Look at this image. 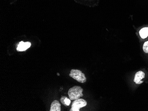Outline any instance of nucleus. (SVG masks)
<instances>
[{
  "label": "nucleus",
  "instance_id": "f257e3e1",
  "mask_svg": "<svg viewBox=\"0 0 148 111\" xmlns=\"http://www.w3.org/2000/svg\"><path fill=\"white\" fill-rule=\"evenodd\" d=\"M83 89L79 86H74L70 89L68 94L71 100H75L83 97Z\"/></svg>",
  "mask_w": 148,
  "mask_h": 111
},
{
  "label": "nucleus",
  "instance_id": "f03ea898",
  "mask_svg": "<svg viewBox=\"0 0 148 111\" xmlns=\"http://www.w3.org/2000/svg\"><path fill=\"white\" fill-rule=\"evenodd\" d=\"M70 77L81 83H84L86 81V77L85 74L81 70L79 69H72L71 70Z\"/></svg>",
  "mask_w": 148,
  "mask_h": 111
},
{
  "label": "nucleus",
  "instance_id": "7ed1b4c3",
  "mask_svg": "<svg viewBox=\"0 0 148 111\" xmlns=\"http://www.w3.org/2000/svg\"><path fill=\"white\" fill-rule=\"evenodd\" d=\"M87 105V102L83 99H78L74 100L72 103L70 111H79L80 109L85 107Z\"/></svg>",
  "mask_w": 148,
  "mask_h": 111
},
{
  "label": "nucleus",
  "instance_id": "20e7f679",
  "mask_svg": "<svg viewBox=\"0 0 148 111\" xmlns=\"http://www.w3.org/2000/svg\"><path fill=\"white\" fill-rule=\"evenodd\" d=\"M31 45V44L30 42H24L23 41H21L18 45V46L16 48V50L17 51H25L29 48Z\"/></svg>",
  "mask_w": 148,
  "mask_h": 111
},
{
  "label": "nucleus",
  "instance_id": "39448f33",
  "mask_svg": "<svg viewBox=\"0 0 148 111\" xmlns=\"http://www.w3.org/2000/svg\"><path fill=\"white\" fill-rule=\"evenodd\" d=\"M145 77V74L143 71H138V72L136 73L135 74L134 82L137 84H140L143 83V82L141 81V80L144 78Z\"/></svg>",
  "mask_w": 148,
  "mask_h": 111
},
{
  "label": "nucleus",
  "instance_id": "423d86ee",
  "mask_svg": "<svg viewBox=\"0 0 148 111\" xmlns=\"http://www.w3.org/2000/svg\"><path fill=\"white\" fill-rule=\"evenodd\" d=\"M61 105L59 101L55 100L51 103V105L50 111H61Z\"/></svg>",
  "mask_w": 148,
  "mask_h": 111
},
{
  "label": "nucleus",
  "instance_id": "0eeeda50",
  "mask_svg": "<svg viewBox=\"0 0 148 111\" xmlns=\"http://www.w3.org/2000/svg\"><path fill=\"white\" fill-rule=\"evenodd\" d=\"M60 101L65 106H68L71 104L70 99H69L66 96H62L60 98Z\"/></svg>",
  "mask_w": 148,
  "mask_h": 111
},
{
  "label": "nucleus",
  "instance_id": "6e6552de",
  "mask_svg": "<svg viewBox=\"0 0 148 111\" xmlns=\"http://www.w3.org/2000/svg\"><path fill=\"white\" fill-rule=\"evenodd\" d=\"M140 35L143 39H145L148 36V28L142 29L139 31Z\"/></svg>",
  "mask_w": 148,
  "mask_h": 111
},
{
  "label": "nucleus",
  "instance_id": "1a4fd4ad",
  "mask_svg": "<svg viewBox=\"0 0 148 111\" xmlns=\"http://www.w3.org/2000/svg\"><path fill=\"white\" fill-rule=\"evenodd\" d=\"M143 50L145 53H148V41L144 44Z\"/></svg>",
  "mask_w": 148,
  "mask_h": 111
},
{
  "label": "nucleus",
  "instance_id": "9d476101",
  "mask_svg": "<svg viewBox=\"0 0 148 111\" xmlns=\"http://www.w3.org/2000/svg\"><path fill=\"white\" fill-rule=\"evenodd\" d=\"M57 75H58V76H60V74L59 73H57Z\"/></svg>",
  "mask_w": 148,
  "mask_h": 111
}]
</instances>
